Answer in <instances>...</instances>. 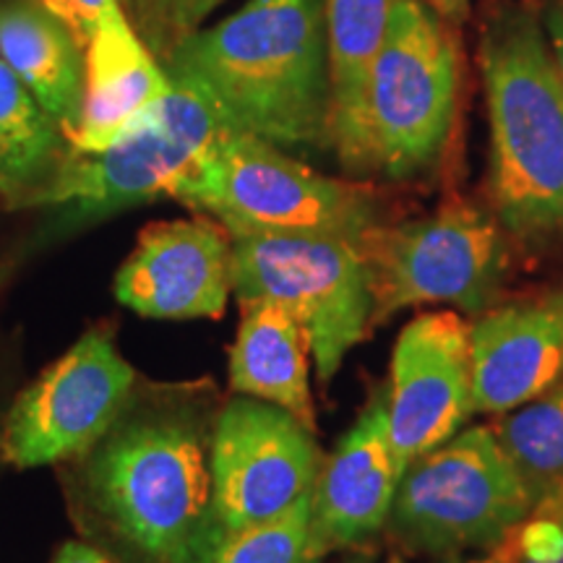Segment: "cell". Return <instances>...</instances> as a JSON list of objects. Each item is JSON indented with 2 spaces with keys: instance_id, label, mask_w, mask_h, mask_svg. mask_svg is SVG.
Listing matches in <instances>:
<instances>
[{
  "instance_id": "cell-18",
  "label": "cell",
  "mask_w": 563,
  "mask_h": 563,
  "mask_svg": "<svg viewBox=\"0 0 563 563\" xmlns=\"http://www.w3.org/2000/svg\"><path fill=\"white\" fill-rule=\"evenodd\" d=\"M394 5L397 0H323L332 81V150L350 173L373 170L365 95Z\"/></svg>"
},
{
  "instance_id": "cell-7",
  "label": "cell",
  "mask_w": 563,
  "mask_h": 563,
  "mask_svg": "<svg viewBox=\"0 0 563 563\" xmlns=\"http://www.w3.org/2000/svg\"><path fill=\"white\" fill-rule=\"evenodd\" d=\"M238 300H277L300 321L319 382L340 373L371 329L373 298L363 251L347 238L230 235Z\"/></svg>"
},
{
  "instance_id": "cell-28",
  "label": "cell",
  "mask_w": 563,
  "mask_h": 563,
  "mask_svg": "<svg viewBox=\"0 0 563 563\" xmlns=\"http://www.w3.org/2000/svg\"><path fill=\"white\" fill-rule=\"evenodd\" d=\"M53 563H112L108 555L97 548L87 543H79V540H68L58 548V553L53 555Z\"/></svg>"
},
{
  "instance_id": "cell-13",
  "label": "cell",
  "mask_w": 563,
  "mask_h": 563,
  "mask_svg": "<svg viewBox=\"0 0 563 563\" xmlns=\"http://www.w3.org/2000/svg\"><path fill=\"white\" fill-rule=\"evenodd\" d=\"M232 238L211 217L154 222L115 277V298L146 319H220L228 306Z\"/></svg>"
},
{
  "instance_id": "cell-25",
  "label": "cell",
  "mask_w": 563,
  "mask_h": 563,
  "mask_svg": "<svg viewBox=\"0 0 563 563\" xmlns=\"http://www.w3.org/2000/svg\"><path fill=\"white\" fill-rule=\"evenodd\" d=\"M540 21H543V30L551 45L555 68H559L563 79V0H548L545 9L540 11Z\"/></svg>"
},
{
  "instance_id": "cell-3",
  "label": "cell",
  "mask_w": 563,
  "mask_h": 563,
  "mask_svg": "<svg viewBox=\"0 0 563 563\" xmlns=\"http://www.w3.org/2000/svg\"><path fill=\"white\" fill-rule=\"evenodd\" d=\"M481 68L490 123V199L511 235L563 232V79L543 21L525 5L488 19Z\"/></svg>"
},
{
  "instance_id": "cell-12",
  "label": "cell",
  "mask_w": 563,
  "mask_h": 563,
  "mask_svg": "<svg viewBox=\"0 0 563 563\" xmlns=\"http://www.w3.org/2000/svg\"><path fill=\"white\" fill-rule=\"evenodd\" d=\"M386 397L399 467L454 439L475 415L473 323L456 311L422 313L399 334Z\"/></svg>"
},
{
  "instance_id": "cell-30",
  "label": "cell",
  "mask_w": 563,
  "mask_h": 563,
  "mask_svg": "<svg viewBox=\"0 0 563 563\" xmlns=\"http://www.w3.org/2000/svg\"><path fill=\"white\" fill-rule=\"evenodd\" d=\"M386 563H407V561L402 559V555H391V559H389V561H386Z\"/></svg>"
},
{
  "instance_id": "cell-29",
  "label": "cell",
  "mask_w": 563,
  "mask_h": 563,
  "mask_svg": "<svg viewBox=\"0 0 563 563\" xmlns=\"http://www.w3.org/2000/svg\"><path fill=\"white\" fill-rule=\"evenodd\" d=\"M32 3L42 5V9H47L51 13H55V16H58V19L66 21V24L70 26V30H74L76 37H79V40L84 42V45H87V30H84L81 21L74 16V11L68 9L66 0H32Z\"/></svg>"
},
{
  "instance_id": "cell-6",
  "label": "cell",
  "mask_w": 563,
  "mask_h": 563,
  "mask_svg": "<svg viewBox=\"0 0 563 563\" xmlns=\"http://www.w3.org/2000/svg\"><path fill=\"white\" fill-rule=\"evenodd\" d=\"M454 30L422 0H397L384 45L371 66L365 118L373 170L412 178L446 146L460 97Z\"/></svg>"
},
{
  "instance_id": "cell-14",
  "label": "cell",
  "mask_w": 563,
  "mask_h": 563,
  "mask_svg": "<svg viewBox=\"0 0 563 563\" xmlns=\"http://www.w3.org/2000/svg\"><path fill=\"white\" fill-rule=\"evenodd\" d=\"M405 470L389 441L384 389L321 464L311 496V545L319 559L368 543L389 525Z\"/></svg>"
},
{
  "instance_id": "cell-15",
  "label": "cell",
  "mask_w": 563,
  "mask_h": 563,
  "mask_svg": "<svg viewBox=\"0 0 563 563\" xmlns=\"http://www.w3.org/2000/svg\"><path fill=\"white\" fill-rule=\"evenodd\" d=\"M563 378V287L473 323L475 412L504 415Z\"/></svg>"
},
{
  "instance_id": "cell-8",
  "label": "cell",
  "mask_w": 563,
  "mask_h": 563,
  "mask_svg": "<svg viewBox=\"0 0 563 563\" xmlns=\"http://www.w3.org/2000/svg\"><path fill=\"white\" fill-rule=\"evenodd\" d=\"M108 150L76 154L47 207H74V214L110 211L173 196L214 157L235 129L217 102L183 76Z\"/></svg>"
},
{
  "instance_id": "cell-26",
  "label": "cell",
  "mask_w": 563,
  "mask_h": 563,
  "mask_svg": "<svg viewBox=\"0 0 563 563\" xmlns=\"http://www.w3.org/2000/svg\"><path fill=\"white\" fill-rule=\"evenodd\" d=\"M66 5L74 11V16L81 21V26L87 30V37L104 16L123 11L121 0H66Z\"/></svg>"
},
{
  "instance_id": "cell-10",
  "label": "cell",
  "mask_w": 563,
  "mask_h": 563,
  "mask_svg": "<svg viewBox=\"0 0 563 563\" xmlns=\"http://www.w3.org/2000/svg\"><path fill=\"white\" fill-rule=\"evenodd\" d=\"M136 384L112 329H89L19 394L0 433V456L19 470L84 456L110 431Z\"/></svg>"
},
{
  "instance_id": "cell-23",
  "label": "cell",
  "mask_w": 563,
  "mask_h": 563,
  "mask_svg": "<svg viewBox=\"0 0 563 563\" xmlns=\"http://www.w3.org/2000/svg\"><path fill=\"white\" fill-rule=\"evenodd\" d=\"M222 3L224 0H123V11L154 58L165 63Z\"/></svg>"
},
{
  "instance_id": "cell-2",
  "label": "cell",
  "mask_w": 563,
  "mask_h": 563,
  "mask_svg": "<svg viewBox=\"0 0 563 563\" xmlns=\"http://www.w3.org/2000/svg\"><path fill=\"white\" fill-rule=\"evenodd\" d=\"M162 68L207 91L235 129L279 150L332 146L323 0H249L183 40Z\"/></svg>"
},
{
  "instance_id": "cell-21",
  "label": "cell",
  "mask_w": 563,
  "mask_h": 563,
  "mask_svg": "<svg viewBox=\"0 0 563 563\" xmlns=\"http://www.w3.org/2000/svg\"><path fill=\"white\" fill-rule=\"evenodd\" d=\"M493 431L534 501L563 485V378Z\"/></svg>"
},
{
  "instance_id": "cell-1",
  "label": "cell",
  "mask_w": 563,
  "mask_h": 563,
  "mask_svg": "<svg viewBox=\"0 0 563 563\" xmlns=\"http://www.w3.org/2000/svg\"><path fill=\"white\" fill-rule=\"evenodd\" d=\"M217 412L207 384H136L84 454L91 506L152 563H211L228 540L211 477Z\"/></svg>"
},
{
  "instance_id": "cell-16",
  "label": "cell",
  "mask_w": 563,
  "mask_h": 563,
  "mask_svg": "<svg viewBox=\"0 0 563 563\" xmlns=\"http://www.w3.org/2000/svg\"><path fill=\"white\" fill-rule=\"evenodd\" d=\"M170 89V76L154 58L125 11L104 16L84 47V100L70 146L97 154L129 131Z\"/></svg>"
},
{
  "instance_id": "cell-24",
  "label": "cell",
  "mask_w": 563,
  "mask_h": 563,
  "mask_svg": "<svg viewBox=\"0 0 563 563\" xmlns=\"http://www.w3.org/2000/svg\"><path fill=\"white\" fill-rule=\"evenodd\" d=\"M519 563H563V485L538 498L519 525Z\"/></svg>"
},
{
  "instance_id": "cell-27",
  "label": "cell",
  "mask_w": 563,
  "mask_h": 563,
  "mask_svg": "<svg viewBox=\"0 0 563 563\" xmlns=\"http://www.w3.org/2000/svg\"><path fill=\"white\" fill-rule=\"evenodd\" d=\"M422 3L452 30H460V26L467 24L470 13H473V0H422Z\"/></svg>"
},
{
  "instance_id": "cell-19",
  "label": "cell",
  "mask_w": 563,
  "mask_h": 563,
  "mask_svg": "<svg viewBox=\"0 0 563 563\" xmlns=\"http://www.w3.org/2000/svg\"><path fill=\"white\" fill-rule=\"evenodd\" d=\"M84 47L66 21L32 0L0 5V58L68 139L81 115Z\"/></svg>"
},
{
  "instance_id": "cell-11",
  "label": "cell",
  "mask_w": 563,
  "mask_h": 563,
  "mask_svg": "<svg viewBox=\"0 0 563 563\" xmlns=\"http://www.w3.org/2000/svg\"><path fill=\"white\" fill-rule=\"evenodd\" d=\"M321 464L313 431L287 410L243 394L224 402L211 433L214 504L224 534L292 509L313 493Z\"/></svg>"
},
{
  "instance_id": "cell-4",
  "label": "cell",
  "mask_w": 563,
  "mask_h": 563,
  "mask_svg": "<svg viewBox=\"0 0 563 563\" xmlns=\"http://www.w3.org/2000/svg\"><path fill=\"white\" fill-rule=\"evenodd\" d=\"M175 199L230 235H327L357 243L378 224L368 188L316 173L241 129L228 133Z\"/></svg>"
},
{
  "instance_id": "cell-5",
  "label": "cell",
  "mask_w": 563,
  "mask_h": 563,
  "mask_svg": "<svg viewBox=\"0 0 563 563\" xmlns=\"http://www.w3.org/2000/svg\"><path fill=\"white\" fill-rule=\"evenodd\" d=\"M532 506L493 426H473L407 464L386 527L410 553L454 555L501 543Z\"/></svg>"
},
{
  "instance_id": "cell-17",
  "label": "cell",
  "mask_w": 563,
  "mask_h": 563,
  "mask_svg": "<svg viewBox=\"0 0 563 563\" xmlns=\"http://www.w3.org/2000/svg\"><path fill=\"white\" fill-rule=\"evenodd\" d=\"M241 311L230 347V389L277 405L313 431L311 344L300 321L277 300H241Z\"/></svg>"
},
{
  "instance_id": "cell-22",
  "label": "cell",
  "mask_w": 563,
  "mask_h": 563,
  "mask_svg": "<svg viewBox=\"0 0 563 563\" xmlns=\"http://www.w3.org/2000/svg\"><path fill=\"white\" fill-rule=\"evenodd\" d=\"M311 496L269 522L230 534L211 563H319L311 545Z\"/></svg>"
},
{
  "instance_id": "cell-20",
  "label": "cell",
  "mask_w": 563,
  "mask_h": 563,
  "mask_svg": "<svg viewBox=\"0 0 563 563\" xmlns=\"http://www.w3.org/2000/svg\"><path fill=\"white\" fill-rule=\"evenodd\" d=\"M74 157L60 123L0 58V201L47 207Z\"/></svg>"
},
{
  "instance_id": "cell-9",
  "label": "cell",
  "mask_w": 563,
  "mask_h": 563,
  "mask_svg": "<svg viewBox=\"0 0 563 563\" xmlns=\"http://www.w3.org/2000/svg\"><path fill=\"white\" fill-rule=\"evenodd\" d=\"M357 245L368 266L371 323L426 302L485 313L506 274V241L498 222L462 201L422 220L389 228L378 222Z\"/></svg>"
}]
</instances>
